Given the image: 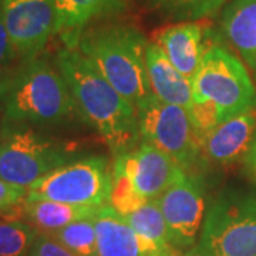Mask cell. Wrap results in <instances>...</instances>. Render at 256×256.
Wrapping results in <instances>:
<instances>
[{"label":"cell","mask_w":256,"mask_h":256,"mask_svg":"<svg viewBox=\"0 0 256 256\" xmlns=\"http://www.w3.org/2000/svg\"><path fill=\"white\" fill-rule=\"evenodd\" d=\"M137 116L142 141L166 152L185 172H198L206 164L200 137L184 107L164 102L152 94L138 106Z\"/></svg>","instance_id":"8"},{"label":"cell","mask_w":256,"mask_h":256,"mask_svg":"<svg viewBox=\"0 0 256 256\" xmlns=\"http://www.w3.org/2000/svg\"><path fill=\"white\" fill-rule=\"evenodd\" d=\"M256 131V111L218 124L201 138L205 162L232 165L244 160Z\"/></svg>","instance_id":"13"},{"label":"cell","mask_w":256,"mask_h":256,"mask_svg":"<svg viewBox=\"0 0 256 256\" xmlns=\"http://www.w3.org/2000/svg\"><path fill=\"white\" fill-rule=\"evenodd\" d=\"M97 235V256H150L156 245L142 239L111 205L97 210L92 218Z\"/></svg>","instance_id":"16"},{"label":"cell","mask_w":256,"mask_h":256,"mask_svg":"<svg viewBox=\"0 0 256 256\" xmlns=\"http://www.w3.org/2000/svg\"><path fill=\"white\" fill-rule=\"evenodd\" d=\"M220 30L256 84V0H229L220 13Z\"/></svg>","instance_id":"14"},{"label":"cell","mask_w":256,"mask_h":256,"mask_svg":"<svg viewBox=\"0 0 256 256\" xmlns=\"http://www.w3.org/2000/svg\"><path fill=\"white\" fill-rule=\"evenodd\" d=\"M242 165H244V172L248 175V178L256 182V131L250 146L242 160Z\"/></svg>","instance_id":"27"},{"label":"cell","mask_w":256,"mask_h":256,"mask_svg":"<svg viewBox=\"0 0 256 256\" xmlns=\"http://www.w3.org/2000/svg\"><path fill=\"white\" fill-rule=\"evenodd\" d=\"M112 172L126 176L144 201L160 198L185 174L175 160L146 141L116 156Z\"/></svg>","instance_id":"11"},{"label":"cell","mask_w":256,"mask_h":256,"mask_svg":"<svg viewBox=\"0 0 256 256\" xmlns=\"http://www.w3.org/2000/svg\"><path fill=\"white\" fill-rule=\"evenodd\" d=\"M28 198V188L0 178V215L20 206Z\"/></svg>","instance_id":"24"},{"label":"cell","mask_w":256,"mask_h":256,"mask_svg":"<svg viewBox=\"0 0 256 256\" xmlns=\"http://www.w3.org/2000/svg\"><path fill=\"white\" fill-rule=\"evenodd\" d=\"M146 63L151 92L156 98L191 110L192 82L175 68L156 43H148Z\"/></svg>","instance_id":"17"},{"label":"cell","mask_w":256,"mask_h":256,"mask_svg":"<svg viewBox=\"0 0 256 256\" xmlns=\"http://www.w3.org/2000/svg\"><path fill=\"white\" fill-rule=\"evenodd\" d=\"M0 106L8 122L36 127H57L80 116L62 73L43 57L0 77Z\"/></svg>","instance_id":"2"},{"label":"cell","mask_w":256,"mask_h":256,"mask_svg":"<svg viewBox=\"0 0 256 256\" xmlns=\"http://www.w3.org/2000/svg\"><path fill=\"white\" fill-rule=\"evenodd\" d=\"M40 232L24 220H0V256H28Z\"/></svg>","instance_id":"21"},{"label":"cell","mask_w":256,"mask_h":256,"mask_svg":"<svg viewBox=\"0 0 256 256\" xmlns=\"http://www.w3.org/2000/svg\"><path fill=\"white\" fill-rule=\"evenodd\" d=\"M176 256H196V255H194V254H191V252L188 250V252H185V254H184V252H176Z\"/></svg>","instance_id":"29"},{"label":"cell","mask_w":256,"mask_h":256,"mask_svg":"<svg viewBox=\"0 0 256 256\" xmlns=\"http://www.w3.org/2000/svg\"><path fill=\"white\" fill-rule=\"evenodd\" d=\"M121 216L141 238L156 245L158 250L171 248L166 222L158 198L146 201L138 210Z\"/></svg>","instance_id":"19"},{"label":"cell","mask_w":256,"mask_h":256,"mask_svg":"<svg viewBox=\"0 0 256 256\" xmlns=\"http://www.w3.org/2000/svg\"><path fill=\"white\" fill-rule=\"evenodd\" d=\"M48 235L76 256H97V235L92 220H77Z\"/></svg>","instance_id":"22"},{"label":"cell","mask_w":256,"mask_h":256,"mask_svg":"<svg viewBox=\"0 0 256 256\" xmlns=\"http://www.w3.org/2000/svg\"><path fill=\"white\" fill-rule=\"evenodd\" d=\"M148 43L136 26L107 23L84 30L77 50L137 108L152 96L146 63Z\"/></svg>","instance_id":"3"},{"label":"cell","mask_w":256,"mask_h":256,"mask_svg":"<svg viewBox=\"0 0 256 256\" xmlns=\"http://www.w3.org/2000/svg\"><path fill=\"white\" fill-rule=\"evenodd\" d=\"M18 57L14 47L12 44L8 28L3 18V0H0V73L4 67H8Z\"/></svg>","instance_id":"26"},{"label":"cell","mask_w":256,"mask_h":256,"mask_svg":"<svg viewBox=\"0 0 256 256\" xmlns=\"http://www.w3.org/2000/svg\"><path fill=\"white\" fill-rule=\"evenodd\" d=\"M3 18L18 57H38L57 34L54 0H3Z\"/></svg>","instance_id":"10"},{"label":"cell","mask_w":256,"mask_h":256,"mask_svg":"<svg viewBox=\"0 0 256 256\" xmlns=\"http://www.w3.org/2000/svg\"><path fill=\"white\" fill-rule=\"evenodd\" d=\"M57 34L64 47L77 48L82 32L92 22L118 16L127 10L126 0H54Z\"/></svg>","instance_id":"15"},{"label":"cell","mask_w":256,"mask_h":256,"mask_svg":"<svg viewBox=\"0 0 256 256\" xmlns=\"http://www.w3.org/2000/svg\"><path fill=\"white\" fill-rule=\"evenodd\" d=\"M28 256H76L58 240H56L48 234H42L37 236L34 245L32 248Z\"/></svg>","instance_id":"25"},{"label":"cell","mask_w":256,"mask_h":256,"mask_svg":"<svg viewBox=\"0 0 256 256\" xmlns=\"http://www.w3.org/2000/svg\"><path fill=\"white\" fill-rule=\"evenodd\" d=\"M196 256H256V182L229 185L208 204Z\"/></svg>","instance_id":"4"},{"label":"cell","mask_w":256,"mask_h":256,"mask_svg":"<svg viewBox=\"0 0 256 256\" xmlns=\"http://www.w3.org/2000/svg\"><path fill=\"white\" fill-rule=\"evenodd\" d=\"M192 102L216 111L220 122L256 111V84L244 62L218 38L192 78Z\"/></svg>","instance_id":"5"},{"label":"cell","mask_w":256,"mask_h":256,"mask_svg":"<svg viewBox=\"0 0 256 256\" xmlns=\"http://www.w3.org/2000/svg\"><path fill=\"white\" fill-rule=\"evenodd\" d=\"M100 208L76 206L53 201H24L22 206L23 220L42 234H52L77 220H92Z\"/></svg>","instance_id":"18"},{"label":"cell","mask_w":256,"mask_h":256,"mask_svg":"<svg viewBox=\"0 0 256 256\" xmlns=\"http://www.w3.org/2000/svg\"><path fill=\"white\" fill-rule=\"evenodd\" d=\"M56 67L73 94L82 118L94 128L114 158L141 144L137 108L82 52L63 47L56 56Z\"/></svg>","instance_id":"1"},{"label":"cell","mask_w":256,"mask_h":256,"mask_svg":"<svg viewBox=\"0 0 256 256\" xmlns=\"http://www.w3.org/2000/svg\"><path fill=\"white\" fill-rule=\"evenodd\" d=\"M76 146L26 124L4 122L0 130V178L28 188L42 176L72 162Z\"/></svg>","instance_id":"6"},{"label":"cell","mask_w":256,"mask_h":256,"mask_svg":"<svg viewBox=\"0 0 256 256\" xmlns=\"http://www.w3.org/2000/svg\"><path fill=\"white\" fill-rule=\"evenodd\" d=\"M112 168L106 156L77 158L42 176L28 188L26 201H53L76 206L110 205Z\"/></svg>","instance_id":"7"},{"label":"cell","mask_w":256,"mask_h":256,"mask_svg":"<svg viewBox=\"0 0 256 256\" xmlns=\"http://www.w3.org/2000/svg\"><path fill=\"white\" fill-rule=\"evenodd\" d=\"M218 34L198 22H184L158 33L156 43L175 68L192 82L208 47Z\"/></svg>","instance_id":"12"},{"label":"cell","mask_w":256,"mask_h":256,"mask_svg":"<svg viewBox=\"0 0 256 256\" xmlns=\"http://www.w3.org/2000/svg\"><path fill=\"white\" fill-rule=\"evenodd\" d=\"M226 3L228 0H148L151 9L178 23L210 18Z\"/></svg>","instance_id":"20"},{"label":"cell","mask_w":256,"mask_h":256,"mask_svg":"<svg viewBox=\"0 0 256 256\" xmlns=\"http://www.w3.org/2000/svg\"><path fill=\"white\" fill-rule=\"evenodd\" d=\"M144 200L134 191L131 184L122 175L112 172V190H111L110 205L120 215H128L138 210Z\"/></svg>","instance_id":"23"},{"label":"cell","mask_w":256,"mask_h":256,"mask_svg":"<svg viewBox=\"0 0 256 256\" xmlns=\"http://www.w3.org/2000/svg\"><path fill=\"white\" fill-rule=\"evenodd\" d=\"M158 202L166 222L170 246L178 252L191 250L200 239L208 210L204 175L185 172Z\"/></svg>","instance_id":"9"},{"label":"cell","mask_w":256,"mask_h":256,"mask_svg":"<svg viewBox=\"0 0 256 256\" xmlns=\"http://www.w3.org/2000/svg\"><path fill=\"white\" fill-rule=\"evenodd\" d=\"M176 252L172 248H168V249H161V250H156L154 254H151L150 256H176Z\"/></svg>","instance_id":"28"}]
</instances>
